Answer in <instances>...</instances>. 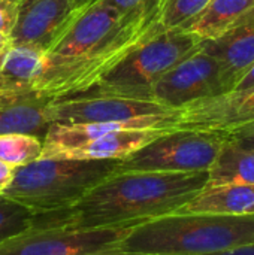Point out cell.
Here are the masks:
<instances>
[{
    "instance_id": "obj_2",
    "label": "cell",
    "mask_w": 254,
    "mask_h": 255,
    "mask_svg": "<svg viewBox=\"0 0 254 255\" xmlns=\"http://www.w3.org/2000/svg\"><path fill=\"white\" fill-rule=\"evenodd\" d=\"M208 172H115L78 203L34 215V229H111L177 214L208 184Z\"/></svg>"
},
{
    "instance_id": "obj_16",
    "label": "cell",
    "mask_w": 254,
    "mask_h": 255,
    "mask_svg": "<svg viewBox=\"0 0 254 255\" xmlns=\"http://www.w3.org/2000/svg\"><path fill=\"white\" fill-rule=\"evenodd\" d=\"M43 52L28 46H13L0 69V97L31 93L42 66Z\"/></svg>"
},
{
    "instance_id": "obj_24",
    "label": "cell",
    "mask_w": 254,
    "mask_h": 255,
    "mask_svg": "<svg viewBox=\"0 0 254 255\" xmlns=\"http://www.w3.org/2000/svg\"><path fill=\"white\" fill-rule=\"evenodd\" d=\"M13 172L15 169L9 164H6L4 161L0 160V194L4 193V190L9 187V184L13 179Z\"/></svg>"
},
{
    "instance_id": "obj_28",
    "label": "cell",
    "mask_w": 254,
    "mask_h": 255,
    "mask_svg": "<svg viewBox=\"0 0 254 255\" xmlns=\"http://www.w3.org/2000/svg\"><path fill=\"white\" fill-rule=\"evenodd\" d=\"M93 1H96V0H73V3L76 4L78 9H82V7H85V6L91 4Z\"/></svg>"
},
{
    "instance_id": "obj_27",
    "label": "cell",
    "mask_w": 254,
    "mask_h": 255,
    "mask_svg": "<svg viewBox=\"0 0 254 255\" xmlns=\"http://www.w3.org/2000/svg\"><path fill=\"white\" fill-rule=\"evenodd\" d=\"M214 255H254V242L249 244V245H243V247H238V248H234V250H229V251L219 253V254Z\"/></svg>"
},
{
    "instance_id": "obj_8",
    "label": "cell",
    "mask_w": 254,
    "mask_h": 255,
    "mask_svg": "<svg viewBox=\"0 0 254 255\" xmlns=\"http://www.w3.org/2000/svg\"><path fill=\"white\" fill-rule=\"evenodd\" d=\"M135 226L111 229H34L0 245V255H102L121 253L120 244Z\"/></svg>"
},
{
    "instance_id": "obj_4",
    "label": "cell",
    "mask_w": 254,
    "mask_h": 255,
    "mask_svg": "<svg viewBox=\"0 0 254 255\" xmlns=\"http://www.w3.org/2000/svg\"><path fill=\"white\" fill-rule=\"evenodd\" d=\"M120 160L39 158L16 167L3 196L34 215L66 209L118 170Z\"/></svg>"
},
{
    "instance_id": "obj_11",
    "label": "cell",
    "mask_w": 254,
    "mask_h": 255,
    "mask_svg": "<svg viewBox=\"0 0 254 255\" xmlns=\"http://www.w3.org/2000/svg\"><path fill=\"white\" fill-rule=\"evenodd\" d=\"M78 10L73 0H18V16L10 33L12 45L45 54Z\"/></svg>"
},
{
    "instance_id": "obj_30",
    "label": "cell",
    "mask_w": 254,
    "mask_h": 255,
    "mask_svg": "<svg viewBox=\"0 0 254 255\" xmlns=\"http://www.w3.org/2000/svg\"><path fill=\"white\" fill-rule=\"evenodd\" d=\"M250 215H254V206L252 208V211H250Z\"/></svg>"
},
{
    "instance_id": "obj_14",
    "label": "cell",
    "mask_w": 254,
    "mask_h": 255,
    "mask_svg": "<svg viewBox=\"0 0 254 255\" xmlns=\"http://www.w3.org/2000/svg\"><path fill=\"white\" fill-rule=\"evenodd\" d=\"M254 15V0H210L184 27L178 28L201 42L216 40L231 33Z\"/></svg>"
},
{
    "instance_id": "obj_7",
    "label": "cell",
    "mask_w": 254,
    "mask_h": 255,
    "mask_svg": "<svg viewBox=\"0 0 254 255\" xmlns=\"http://www.w3.org/2000/svg\"><path fill=\"white\" fill-rule=\"evenodd\" d=\"M48 117L55 124L129 123L144 117L165 115L172 111L160 103L91 87L85 91L51 99Z\"/></svg>"
},
{
    "instance_id": "obj_26",
    "label": "cell",
    "mask_w": 254,
    "mask_h": 255,
    "mask_svg": "<svg viewBox=\"0 0 254 255\" xmlns=\"http://www.w3.org/2000/svg\"><path fill=\"white\" fill-rule=\"evenodd\" d=\"M12 49V40H10V36H6L3 33H0V69L7 57V54L10 52Z\"/></svg>"
},
{
    "instance_id": "obj_18",
    "label": "cell",
    "mask_w": 254,
    "mask_h": 255,
    "mask_svg": "<svg viewBox=\"0 0 254 255\" xmlns=\"http://www.w3.org/2000/svg\"><path fill=\"white\" fill-rule=\"evenodd\" d=\"M42 149L43 140L33 134L10 133L0 136V160L13 169L39 160Z\"/></svg>"
},
{
    "instance_id": "obj_15",
    "label": "cell",
    "mask_w": 254,
    "mask_h": 255,
    "mask_svg": "<svg viewBox=\"0 0 254 255\" xmlns=\"http://www.w3.org/2000/svg\"><path fill=\"white\" fill-rule=\"evenodd\" d=\"M254 206V185L219 184L207 185L177 214L241 217L250 215Z\"/></svg>"
},
{
    "instance_id": "obj_21",
    "label": "cell",
    "mask_w": 254,
    "mask_h": 255,
    "mask_svg": "<svg viewBox=\"0 0 254 255\" xmlns=\"http://www.w3.org/2000/svg\"><path fill=\"white\" fill-rule=\"evenodd\" d=\"M117 9L121 15H138L148 13L156 9H160L165 0H103Z\"/></svg>"
},
{
    "instance_id": "obj_9",
    "label": "cell",
    "mask_w": 254,
    "mask_h": 255,
    "mask_svg": "<svg viewBox=\"0 0 254 255\" xmlns=\"http://www.w3.org/2000/svg\"><path fill=\"white\" fill-rule=\"evenodd\" d=\"M254 123V85L205 97L177 108L169 115V130L229 134Z\"/></svg>"
},
{
    "instance_id": "obj_6",
    "label": "cell",
    "mask_w": 254,
    "mask_h": 255,
    "mask_svg": "<svg viewBox=\"0 0 254 255\" xmlns=\"http://www.w3.org/2000/svg\"><path fill=\"white\" fill-rule=\"evenodd\" d=\"M225 142L220 133L171 130L120 160L117 172H208Z\"/></svg>"
},
{
    "instance_id": "obj_22",
    "label": "cell",
    "mask_w": 254,
    "mask_h": 255,
    "mask_svg": "<svg viewBox=\"0 0 254 255\" xmlns=\"http://www.w3.org/2000/svg\"><path fill=\"white\" fill-rule=\"evenodd\" d=\"M18 16V0H0V33L10 36Z\"/></svg>"
},
{
    "instance_id": "obj_19",
    "label": "cell",
    "mask_w": 254,
    "mask_h": 255,
    "mask_svg": "<svg viewBox=\"0 0 254 255\" xmlns=\"http://www.w3.org/2000/svg\"><path fill=\"white\" fill-rule=\"evenodd\" d=\"M34 214L21 203L0 194V245L33 227Z\"/></svg>"
},
{
    "instance_id": "obj_29",
    "label": "cell",
    "mask_w": 254,
    "mask_h": 255,
    "mask_svg": "<svg viewBox=\"0 0 254 255\" xmlns=\"http://www.w3.org/2000/svg\"><path fill=\"white\" fill-rule=\"evenodd\" d=\"M102 255H141V254H126V253H112V254H102Z\"/></svg>"
},
{
    "instance_id": "obj_17",
    "label": "cell",
    "mask_w": 254,
    "mask_h": 255,
    "mask_svg": "<svg viewBox=\"0 0 254 255\" xmlns=\"http://www.w3.org/2000/svg\"><path fill=\"white\" fill-rule=\"evenodd\" d=\"M207 185L247 184L254 185V149L244 148L226 137L214 164L208 170Z\"/></svg>"
},
{
    "instance_id": "obj_23",
    "label": "cell",
    "mask_w": 254,
    "mask_h": 255,
    "mask_svg": "<svg viewBox=\"0 0 254 255\" xmlns=\"http://www.w3.org/2000/svg\"><path fill=\"white\" fill-rule=\"evenodd\" d=\"M226 137L232 142H235L237 145L240 146H244V148H250L254 149V123L246 126V127H241L229 134H226Z\"/></svg>"
},
{
    "instance_id": "obj_1",
    "label": "cell",
    "mask_w": 254,
    "mask_h": 255,
    "mask_svg": "<svg viewBox=\"0 0 254 255\" xmlns=\"http://www.w3.org/2000/svg\"><path fill=\"white\" fill-rule=\"evenodd\" d=\"M162 7L148 13L121 15L103 0H96L79 9L43 54L33 90L57 99L94 87L129 54L163 31Z\"/></svg>"
},
{
    "instance_id": "obj_3",
    "label": "cell",
    "mask_w": 254,
    "mask_h": 255,
    "mask_svg": "<svg viewBox=\"0 0 254 255\" xmlns=\"http://www.w3.org/2000/svg\"><path fill=\"white\" fill-rule=\"evenodd\" d=\"M254 242V215L172 214L135 226L120 251L141 255H214Z\"/></svg>"
},
{
    "instance_id": "obj_5",
    "label": "cell",
    "mask_w": 254,
    "mask_h": 255,
    "mask_svg": "<svg viewBox=\"0 0 254 255\" xmlns=\"http://www.w3.org/2000/svg\"><path fill=\"white\" fill-rule=\"evenodd\" d=\"M199 45L201 40L187 31H162L129 54L94 87L151 100V87L175 64L196 51Z\"/></svg>"
},
{
    "instance_id": "obj_12",
    "label": "cell",
    "mask_w": 254,
    "mask_h": 255,
    "mask_svg": "<svg viewBox=\"0 0 254 255\" xmlns=\"http://www.w3.org/2000/svg\"><path fill=\"white\" fill-rule=\"evenodd\" d=\"M201 48L219 61L222 94L231 91L254 64V15L220 39L201 42Z\"/></svg>"
},
{
    "instance_id": "obj_20",
    "label": "cell",
    "mask_w": 254,
    "mask_h": 255,
    "mask_svg": "<svg viewBox=\"0 0 254 255\" xmlns=\"http://www.w3.org/2000/svg\"><path fill=\"white\" fill-rule=\"evenodd\" d=\"M208 1L210 0H165L160 13L162 30L168 31L184 27L208 4Z\"/></svg>"
},
{
    "instance_id": "obj_13",
    "label": "cell",
    "mask_w": 254,
    "mask_h": 255,
    "mask_svg": "<svg viewBox=\"0 0 254 255\" xmlns=\"http://www.w3.org/2000/svg\"><path fill=\"white\" fill-rule=\"evenodd\" d=\"M49 100L36 91L0 97V136L25 133L43 140L52 124L46 111Z\"/></svg>"
},
{
    "instance_id": "obj_25",
    "label": "cell",
    "mask_w": 254,
    "mask_h": 255,
    "mask_svg": "<svg viewBox=\"0 0 254 255\" xmlns=\"http://www.w3.org/2000/svg\"><path fill=\"white\" fill-rule=\"evenodd\" d=\"M254 85V64H252L249 69H247V72L240 78V81L234 85V88L232 90H246V88H249V87H253ZM231 90V91H232Z\"/></svg>"
},
{
    "instance_id": "obj_10",
    "label": "cell",
    "mask_w": 254,
    "mask_h": 255,
    "mask_svg": "<svg viewBox=\"0 0 254 255\" xmlns=\"http://www.w3.org/2000/svg\"><path fill=\"white\" fill-rule=\"evenodd\" d=\"M219 94H222L219 61L201 45L166 72L150 90L151 100L171 111Z\"/></svg>"
}]
</instances>
